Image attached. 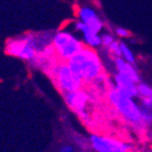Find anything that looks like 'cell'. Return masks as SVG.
Returning a JSON list of instances; mask_svg holds the SVG:
<instances>
[{
    "mask_svg": "<svg viewBox=\"0 0 152 152\" xmlns=\"http://www.w3.org/2000/svg\"><path fill=\"white\" fill-rule=\"evenodd\" d=\"M5 51L36 67H49L51 58L56 54L50 34H26L12 38L7 43Z\"/></svg>",
    "mask_w": 152,
    "mask_h": 152,
    "instance_id": "6da1fadb",
    "label": "cell"
},
{
    "mask_svg": "<svg viewBox=\"0 0 152 152\" xmlns=\"http://www.w3.org/2000/svg\"><path fill=\"white\" fill-rule=\"evenodd\" d=\"M67 62L84 82H94L102 74V62L91 47H83Z\"/></svg>",
    "mask_w": 152,
    "mask_h": 152,
    "instance_id": "7a4b0ae2",
    "label": "cell"
},
{
    "mask_svg": "<svg viewBox=\"0 0 152 152\" xmlns=\"http://www.w3.org/2000/svg\"><path fill=\"white\" fill-rule=\"evenodd\" d=\"M109 100L126 121L133 124L134 127L145 126L142 119L140 107L134 102L133 98L121 94L118 89L112 88L109 93Z\"/></svg>",
    "mask_w": 152,
    "mask_h": 152,
    "instance_id": "3957f363",
    "label": "cell"
},
{
    "mask_svg": "<svg viewBox=\"0 0 152 152\" xmlns=\"http://www.w3.org/2000/svg\"><path fill=\"white\" fill-rule=\"evenodd\" d=\"M50 76L62 94L81 89L84 81L71 69L67 62L54 63L49 67Z\"/></svg>",
    "mask_w": 152,
    "mask_h": 152,
    "instance_id": "277c9868",
    "label": "cell"
},
{
    "mask_svg": "<svg viewBox=\"0 0 152 152\" xmlns=\"http://www.w3.org/2000/svg\"><path fill=\"white\" fill-rule=\"evenodd\" d=\"M83 47V43L68 31H58L52 36V48L62 61H68Z\"/></svg>",
    "mask_w": 152,
    "mask_h": 152,
    "instance_id": "5b68a950",
    "label": "cell"
},
{
    "mask_svg": "<svg viewBox=\"0 0 152 152\" xmlns=\"http://www.w3.org/2000/svg\"><path fill=\"white\" fill-rule=\"evenodd\" d=\"M63 97L68 107L74 111L83 121H88L89 115L87 107L89 103V96L82 89L64 93Z\"/></svg>",
    "mask_w": 152,
    "mask_h": 152,
    "instance_id": "8992f818",
    "label": "cell"
},
{
    "mask_svg": "<svg viewBox=\"0 0 152 152\" xmlns=\"http://www.w3.org/2000/svg\"><path fill=\"white\" fill-rule=\"evenodd\" d=\"M89 145L97 152H127L131 150V146L127 142L98 134L91 135Z\"/></svg>",
    "mask_w": 152,
    "mask_h": 152,
    "instance_id": "52a82bcc",
    "label": "cell"
},
{
    "mask_svg": "<svg viewBox=\"0 0 152 152\" xmlns=\"http://www.w3.org/2000/svg\"><path fill=\"white\" fill-rule=\"evenodd\" d=\"M78 16L80 21L87 25L95 32L99 33L103 28V21L100 18V16L97 14L94 9L89 8V7H83V8L79 9Z\"/></svg>",
    "mask_w": 152,
    "mask_h": 152,
    "instance_id": "ba28073f",
    "label": "cell"
},
{
    "mask_svg": "<svg viewBox=\"0 0 152 152\" xmlns=\"http://www.w3.org/2000/svg\"><path fill=\"white\" fill-rule=\"evenodd\" d=\"M114 81L115 88L118 89L121 94L131 97V98H135L136 96H138L136 82L134 80H132L127 75L117 71V74L114 77Z\"/></svg>",
    "mask_w": 152,
    "mask_h": 152,
    "instance_id": "9c48e42d",
    "label": "cell"
},
{
    "mask_svg": "<svg viewBox=\"0 0 152 152\" xmlns=\"http://www.w3.org/2000/svg\"><path fill=\"white\" fill-rule=\"evenodd\" d=\"M76 29L82 34L83 39L86 43L87 47L95 48V47H99V46L101 45V36L99 35V33L91 30L88 26L85 25L84 23H82L80 20L77 21Z\"/></svg>",
    "mask_w": 152,
    "mask_h": 152,
    "instance_id": "30bf717a",
    "label": "cell"
},
{
    "mask_svg": "<svg viewBox=\"0 0 152 152\" xmlns=\"http://www.w3.org/2000/svg\"><path fill=\"white\" fill-rule=\"evenodd\" d=\"M115 66H116V70L118 72L127 75L132 80H134L136 83L140 82V76L137 74V70L135 69L134 64H131L129 62H127L121 56H116L115 58Z\"/></svg>",
    "mask_w": 152,
    "mask_h": 152,
    "instance_id": "8fae6325",
    "label": "cell"
},
{
    "mask_svg": "<svg viewBox=\"0 0 152 152\" xmlns=\"http://www.w3.org/2000/svg\"><path fill=\"white\" fill-rule=\"evenodd\" d=\"M120 50H121V58H124V60H126V61L129 62V63H131V64L135 63L134 53L132 52V50L126 45V44L120 43Z\"/></svg>",
    "mask_w": 152,
    "mask_h": 152,
    "instance_id": "7c38bea8",
    "label": "cell"
},
{
    "mask_svg": "<svg viewBox=\"0 0 152 152\" xmlns=\"http://www.w3.org/2000/svg\"><path fill=\"white\" fill-rule=\"evenodd\" d=\"M137 93H138V96H140L142 98L150 97L152 94V87L146 83H138L137 84Z\"/></svg>",
    "mask_w": 152,
    "mask_h": 152,
    "instance_id": "4fadbf2b",
    "label": "cell"
},
{
    "mask_svg": "<svg viewBox=\"0 0 152 152\" xmlns=\"http://www.w3.org/2000/svg\"><path fill=\"white\" fill-rule=\"evenodd\" d=\"M140 112H142V119L144 124H152V109L140 107Z\"/></svg>",
    "mask_w": 152,
    "mask_h": 152,
    "instance_id": "5bb4252c",
    "label": "cell"
},
{
    "mask_svg": "<svg viewBox=\"0 0 152 152\" xmlns=\"http://www.w3.org/2000/svg\"><path fill=\"white\" fill-rule=\"evenodd\" d=\"M110 52L114 54L115 56H121V50H120V43H117L116 41H114L111 45L109 46Z\"/></svg>",
    "mask_w": 152,
    "mask_h": 152,
    "instance_id": "9a60e30c",
    "label": "cell"
},
{
    "mask_svg": "<svg viewBox=\"0 0 152 152\" xmlns=\"http://www.w3.org/2000/svg\"><path fill=\"white\" fill-rule=\"evenodd\" d=\"M114 41H115L114 37H113L111 34H103V35L101 36V44L104 47H107V48H109V46Z\"/></svg>",
    "mask_w": 152,
    "mask_h": 152,
    "instance_id": "2e32d148",
    "label": "cell"
},
{
    "mask_svg": "<svg viewBox=\"0 0 152 152\" xmlns=\"http://www.w3.org/2000/svg\"><path fill=\"white\" fill-rule=\"evenodd\" d=\"M116 34L119 36V37H128L130 33H129V31H128L127 29H124V28H117Z\"/></svg>",
    "mask_w": 152,
    "mask_h": 152,
    "instance_id": "e0dca14e",
    "label": "cell"
},
{
    "mask_svg": "<svg viewBox=\"0 0 152 152\" xmlns=\"http://www.w3.org/2000/svg\"><path fill=\"white\" fill-rule=\"evenodd\" d=\"M74 148H72V146H70V145H64L63 147L60 148V151L61 152H72L74 151Z\"/></svg>",
    "mask_w": 152,
    "mask_h": 152,
    "instance_id": "ac0fdd59",
    "label": "cell"
},
{
    "mask_svg": "<svg viewBox=\"0 0 152 152\" xmlns=\"http://www.w3.org/2000/svg\"><path fill=\"white\" fill-rule=\"evenodd\" d=\"M149 98H150V100H151V103H152V94H151V96H150Z\"/></svg>",
    "mask_w": 152,
    "mask_h": 152,
    "instance_id": "d6986e66",
    "label": "cell"
}]
</instances>
